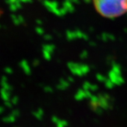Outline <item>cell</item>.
<instances>
[{
    "instance_id": "cell-1",
    "label": "cell",
    "mask_w": 127,
    "mask_h": 127,
    "mask_svg": "<svg viewBox=\"0 0 127 127\" xmlns=\"http://www.w3.org/2000/svg\"><path fill=\"white\" fill-rule=\"evenodd\" d=\"M93 2L97 11L110 19L127 12V0H93Z\"/></svg>"
},
{
    "instance_id": "cell-2",
    "label": "cell",
    "mask_w": 127,
    "mask_h": 127,
    "mask_svg": "<svg viewBox=\"0 0 127 127\" xmlns=\"http://www.w3.org/2000/svg\"><path fill=\"white\" fill-rule=\"evenodd\" d=\"M81 65L82 64H81L69 62L68 64V68H69L71 71L74 75L81 77V76H83V74H82L81 69Z\"/></svg>"
},
{
    "instance_id": "cell-3",
    "label": "cell",
    "mask_w": 127,
    "mask_h": 127,
    "mask_svg": "<svg viewBox=\"0 0 127 127\" xmlns=\"http://www.w3.org/2000/svg\"><path fill=\"white\" fill-rule=\"evenodd\" d=\"M20 65L22 67V69L24 71V72L27 75H30L31 73V69L30 68L29 65L28 64V62L25 60H22L21 63H20Z\"/></svg>"
},
{
    "instance_id": "cell-4",
    "label": "cell",
    "mask_w": 127,
    "mask_h": 127,
    "mask_svg": "<svg viewBox=\"0 0 127 127\" xmlns=\"http://www.w3.org/2000/svg\"><path fill=\"white\" fill-rule=\"evenodd\" d=\"M86 97V93L84 89H79L75 95V99L77 100H82Z\"/></svg>"
},
{
    "instance_id": "cell-5",
    "label": "cell",
    "mask_w": 127,
    "mask_h": 127,
    "mask_svg": "<svg viewBox=\"0 0 127 127\" xmlns=\"http://www.w3.org/2000/svg\"><path fill=\"white\" fill-rule=\"evenodd\" d=\"M68 86H69V82H68V81L63 80V81H61L60 82V84H58V85L57 86V88L59 89L62 90V89H65V88H67Z\"/></svg>"
},
{
    "instance_id": "cell-6",
    "label": "cell",
    "mask_w": 127,
    "mask_h": 127,
    "mask_svg": "<svg viewBox=\"0 0 127 127\" xmlns=\"http://www.w3.org/2000/svg\"><path fill=\"white\" fill-rule=\"evenodd\" d=\"M66 36L69 40H75L77 38V36H76L75 31H68L67 33H66Z\"/></svg>"
},
{
    "instance_id": "cell-7",
    "label": "cell",
    "mask_w": 127,
    "mask_h": 127,
    "mask_svg": "<svg viewBox=\"0 0 127 127\" xmlns=\"http://www.w3.org/2000/svg\"><path fill=\"white\" fill-rule=\"evenodd\" d=\"M54 46L53 45H45L43 47V50H46L47 51L49 52L50 53H51L54 51Z\"/></svg>"
},
{
    "instance_id": "cell-8",
    "label": "cell",
    "mask_w": 127,
    "mask_h": 127,
    "mask_svg": "<svg viewBox=\"0 0 127 127\" xmlns=\"http://www.w3.org/2000/svg\"><path fill=\"white\" fill-rule=\"evenodd\" d=\"M43 54L44 58L47 60H49L51 58V53H50L49 52L47 51L46 50H43Z\"/></svg>"
},
{
    "instance_id": "cell-9",
    "label": "cell",
    "mask_w": 127,
    "mask_h": 127,
    "mask_svg": "<svg viewBox=\"0 0 127 127\" xmlns=\"http://www.w3.org/2000/svg\"><path fill=\"white\" fill-rule=\"evenodd\" d=\"M96 77H97V79L100 82H104L106 81V78L104 76L102 75H100V74H97V76H96Z\"/></svg>"
},
{
    "instance_id": "cell-10",
    "label": "cell",
    "mask_w": 127,
    "mask_h": 127,
    "mask_svg": "<svg viewBox=\"0 0 127 127\" xmlns=\"http://www.w3.org/2000/svg\"><path fill=\"white\" fill-rule=\"evenodd\" d=\"M91 84L88 82H85L83 84V89L84 90H89L90 89V87H91Z\"/></svg>"
},
{
    "instance_id": "cell-11",
    "label": "cell",
    "mask_w": 127,
    "mask_h": 127,
    "mask_svg": "<svg viewBox=\"0 0 127 127\" xmlns=\"http://www.w3.org/2000/svg\"><path fill=\"white\" fill-rule=\"evenodd\" d=\"M104 83H105L106 86L108 88H112V86H113V84H114L110 80H107V79H106V81L104 82Z\"/></svg>"
},
{
    "instance_id": "cell-12",
    "label": "cell",
    "mask_w": 127,
    "mask_h": 127,
    "mask_svg": "<svg viewBox=\"0 0 127 127\" xmlns=\"http://www.w3.org/2000/svg\"><path fill=\"white\" fill-rule=\"evenodd\" d=\"M36 33H38V35H43V33H44V31L41 27H37L36 29Z\"/></svg>"
},
{
    "instance_id": "cell-13",
    "label": "cell",
    "mask_w": 127,
    "mask_h": 127,
    "mask_svg": "<svg viewBox=\"0 0 127 127\" xmlns=\"http://www.w3.org/2000/svg\"><path fill=\"white\" fill-rule=\"evenodd\" d=\"M12 19H13V22H14V23H16V25L19 24V19H18V16H14V15H12Z\"/></svg>"
},
{
    "instance_id": "cell-14",
    "label": "cell",
    "mask_w": 127,
    "mask_h": 127,
    "mask_svg": "<svg viewBox=\"0 0 127 127\" xmlns=\"http://www.w3.org/2000/svg\"><path fill=\"white\" fill-rule=\"evenodd\" d=\"M88 55V52H87L86 51H82V53L81 54V58H82V59H84V58H87Z\"/></svg>"
},
{
    "instance_id": "cell-15",
    "label": "cell",
    "mask_w": 127,
    "mask_h": 127,
    "mask_svg": "<svg viewBox=\"0 0 127 127\" xmlns=\"http://www.w3.org/2000/svg\"><path fill=\"white\" fill-rule=\"evenodd\" d=\"M97 89H98V86H97V85L91 84V87H90V89H89V90H91V91L94 92V91H96V90H97Z\"/></svg>"
},
{
    "instance_id": "cell-16",
    "label": "cell",
    "mask_w": 127,
    "mask_h": 127,
    "mask_svg": "<svg viewBox=\"0 0 127 127\" xmlns=\"http://www.w3.org/2000/svg\"><path fill=\"white\" fill-rule=\"evenodd\" d=\"M44 90H45L46 92H53V89H52L51 87H49V86H46V88H44Z\"/></svg>"
},
{
    "instance_id": "cell-17",
    "label": "cell",
    "mask_w": 127,
    "mask_h": 127,
    "mask_svg": "<svg viewBox=\"0 0 127 127\" xmlns=\"http://www.w3.org/2000/svg\"><path fill=\"white\" fill-rule=\"evenodd\" d=\"M44 38H45V39L47 40H50L52 38V36L50 35H46L44 36Z\"/></svg>"
},
{
    "instance_id": "cell-18",
    "label": "cell",
    "mask_w": 127,
    "mask_h": 127,
    "mask_svg": "<svg viewBox=\"0 0 127 127\" xmlns=\"http://www.w3.org/2000/svg\"><path fill=\"white\" fill-rule=\"evenodd\" d=\"M38 64H39V60H35L34 62H33V64L35 66H36V65H38Z\"/></svg>"
},
{
    "instance_id": "cell-19",
    "label": "cell",
    "mask_w": 127,
    "mask_h": 127,
    "mask_svg": "<svg viewBox=\"0 0 127 127\" xmlns=\"http://www.w3.org/2000/svg\"><path fill=\"white\" fill-rule=\"evenodd\" d=\"M13 101H14V103H18V98L17 97H16L14 98Z\"/></svg>"
},
{
    "instance_id": "cell-20",
    "label": "cell",
    "mask_w": 127,
    "mask_h": 127,
    "mask_svg": "<svg viewBox=\"0 0 127 127\" xmlns=\"http://www.w3.org/2000/svg\"><path fill=\"white\" fill-rule=\"evenodd\" d=\"M73 78H72V77H68V81L69 82H73Z\"/></svg>"
},
{
    "instance_id": "cell-21",
    "label": "cell",
    "mask_w": 127,
    "mask_h": 127,
    "mask_svg": "<svg viewBox=\"0 0 127 127\" xmlns=\"http://www.w3.org/2000/svg\"><path fill=\"white\" fill-rule=\"evenodd\" d=\"M36 22H37V23H38L39 25H42V22L41 21V20H40V19H37V21H36Z\"/></svg>"
},
{
    "instance_id": "cell-22",
    "label": "cell",
    "mask_w": 127,
    "mask_h": 127,
    "mask_svg": "<svg viewBox=\"0 0 127 127\" xmlns=\"http://www.w3.org/2000/svg\"><path fill=\"white\" fill-rule=\"evenodd\" d=\"M90 44H91V46H95V43H93V42H91V43H90Z\"/></svg>"
}]
</instances>
